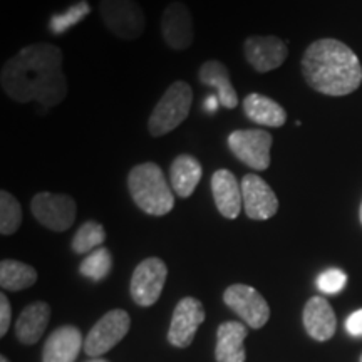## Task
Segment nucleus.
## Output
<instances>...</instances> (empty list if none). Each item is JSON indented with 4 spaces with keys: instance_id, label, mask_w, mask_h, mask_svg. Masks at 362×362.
Instances as JSON below:
<instances>
[{
    "instance_id": "nucleus-1",
    "label": "nucleus",
    "mask_w": 362,
    "mask_h": 362,
    "mask_svg": "<svg viewBox=\"0 0 362 362\" xmlns=\"http://www.w3.org/2000/svg\"><path fill=\"white\" fill-rule=\"evenodd\" d=\"M62 61L64 54L57 45H25L2 66L0 84L4 93L16 103H39L44 110H51L67 96Z\"/></svg>"
},
{
    "instance_id": "nucleus-2",
    "label": "nucleus",
    "mask_w": 362,
    "mask_h": 362,
    "mask_svg": "<svg viewBox=\"0 0 362 362\" xmlns=\"http://www.w3.org/2000/svg\"><path fill=\"white\" fill-rule=\"evenodd\" d=\"M305 83L325 96H347L359 89L362 66L354 51L337 39H319L302 57Z\"/></svg>"
},
{
    "instance_id": "nucleus-3",
    "label": "nucleus",
    "mask_w": 362,
    "mask_h": 362,
    "mask_svg": "<svg viewBox=\"0 0 362 362\" xmlns=\"http://www.w3.org/2000/svg\"><path fill=\"white\" fill-rule=\"evenodd\" d=\"M128 189L139 210L153 216L168 215L175 206V192L156 163L146 161L131 168Z\"/></svg>"
},
{
    "instance_id": "nucleus-4",
    "label": "nucleus",
    "mask_w": 362,
    "mask_h": 362,
    "mask_svg": "<svg viewBox=\"0 0 362 362\" xmlns=\"http://www.w3.org/2000/svg\"><path fill=\"white\" fill-rule=\"evenodd\" d=\"M193 104V89L192 86L185 81H175L168 86L165 94L153 107L151 116L148 119V131L153 138H161V136L175 131L181 123L187 121L192 111Z\"/></svg>"
},
{
    "instance_id": "nucleus-5",
    "label": "nucleus",
    "mask_w": 362,
    "mask_h": 362,
    "mask_svg": "<svg viewBox=\"0 0 362 362\" xmlns=\"http://www.w3.org/2000/svg\"><path fill=\"white\" fill-rule=\"evenodd\" d=\"M99 16L106 29L121 40H136L146 29V16L136 0H101Z\"/></svg>"
},
{
    "instance_id": "nucleus-6",
    "label": "nucleus",
    "mask_w": 362,
    "mask_h": 362,
    "mask_svg": "<svg viewBox=\"0 0 362 362\" xmlns=\"http://www.w3.org/2000/svg\"><path fill=\"white\" fill-rule=\"evenodd\" d=\"M34 218L52 232H66L74 225L78 206L74 198L66 193L40 192L30 202Z\"/></svg>"
},
{
    "instance_id": "nucleus-7",
    "label": "nucleus",
    "mask_w": 362,
    "mask_h": 362,
    "mask_svg": "<svg viewBox=\"0 0 362 362\" xmlns=\"http://www.w3.org/2000/svg\"><path fill=\"white\" fill-rule=\"evenodd\" d=\"M274 138L265 129H237L228 136V148L233 156L255 171L269 170Z\"/></svg>"
},
{
    "instance_id": "nucleus-8",
    "label": "nucleus",
    "mask_w": 362,
    "mask_h": 362,
    "mask_svg": "<svg viewBox=\"0 0 362 362\" xmlns=\"http://www.w3.org/2000/svg\"><path fill=\"white\" fill-rule=\"evenodd\" d=\"M168 279V267L158 257H149L136 267L131 277L129 292L133 300L141 307H151L161 297Z\"/></svg>"
},
{
    "instance_id": "nucleus-9",
    "label": "nucleus",
    "mask_w": 362,
    "mask_h": 362,
    "mask_svg": "<svg viewBox=\"0 0 362 362\" xmlns=\"http://www.w3.org/2000/svg\"><path fill=\"white\" fill-rule=\"evenodd\" d=\"M131 327L128 312L115 309L101 317L94 327L89 330L84 341V352L90 357H99L111 351L116 344L123 341Z\"/></svg>"
},
{
    "instance_id": "nucleus-10",
    "label": "nucleus",
    "mask_w": 362,
    "mask_h": 362,
    "mask_svg": "<svg viewBox=\"0 0 362 362\" xmlns=\"http://www.w3.org/2000/svg\"><path fill=\"white\" fill-rule=\"evenodd\" d=\"M223 302L252 329H262L270 319V307L259 291L245 284L230 285Z\"/></svg>"
},
{
    "instance_id": "nucleus-11",
    "label": "nucleus",
    "mask_w": 362,
    "mask_h": 362,
    "mask_svg": "<svg viewBox=\"0 0 362 362\" xmlns=\"http://www.w3.org/2000/svg\"><path fill=\"white\" fill-rule=\"evenodd\" d=\"M161 35L173 51H187L194 40L193 16L187 4L170 2L161 16Z\"/></svg>"
},
{
    "instance_id": "nucleus-12",
    "label": "nucleus",
    "mask_w": 362,
    "mask_h": 362,
    "mask_svg": "<svg viewBox=\"0 0 362 362\" xmlns=\"http://www.w3.org/2000/svg\"><path fill=\"white\" fill-rule=\"evenodd\" d=\"M243 56L253 71L265 74L284 64L288 47L277 35H250L243 42Z\"/></svg>"
},
{
    "instance_id": "nucleus-13",
    "label": "nucleus",
    "mask_w": 362,
    "mask_h": 362,
    "mask_svg": "<svg viewBox=\"0 0 362 362\" xmlns=\"http://www.w3.org/2000/svg\"><path fill=\"white\" fill-rule=\"evenodd\" d=\"M243 210L250 220H269L279 211V198L270 185L255 173H248L242 180Z\"/></svg>"
},
{
    "instance_id": "nucleus-14",
    "label": "nucleus",
    "mask_w": 362,
    "mask_h": 362,
    "mask_svg": "<svg viewBox=\"0 0 362 362\" xmlns=\"http://www.w3.org/2000/svg\"><path fill=\"white\" fill-rule=\"evenodd\" d=\"M205 320V307L198 298L185 297L176 304L171 325L168 330V341L175 347H188L193 342L194 334Z\"/></svg>"
},
{
    "instance_id": "nucleus-15",
    "label": "nucleus",
    "mask_w": 362,
    "mask_h": 362,
    "mask_svg": "<svg viewBox=\"0 0 362 362\" xmlns=\"http://www.w3.org/2000/svg\"><path fill=\"white\" fill-rule=\"evenodd\" d=\"M211 193H214L216 210L221 216L228 220L238 218L243 206L242 183L232 171L225 168L215 171L211 176Z\"/></svg>"
},
{
    "instance_id": "nucleus-16",
    "label": "nucleus",
    "mask_w": 362,
    "mask_h": 362,
    "mask_svg": "<svg viewBox=\"0 0 362 362\" xmlns=\"http://www.w3.org/2000/svg\"><path fill=\"white\" fill-rule=\"evenodd\" d=\"M198 79L203 86L211 88L215 94L220 99V106L225 110H235L238 104L237 90H235L232 79H230V71L223 62L215 61H205L198 69Z\"/></svg>"
},
{
    "instance_id": "nucleus-17",
    "label": "nucleus",
    "mask_w": 362,
    "mask_h": 362,
    "mask_svg": "<svg viewBox=\"0 0 362 362\" xmlns=\"http://www.w3.org/2000/svg\"><path fill=\"white\" fill-rule=\"evenodd\" d=\"M83 347V334L78 327L64 325L47 337L42 352V362H74Z\"/></svg>"
},
{
    "instance_id": "nucleus-18",
    "label": "nucleus",
    "mask_w": 362,
    "mask_h": 362,
    "mask_svg": "<svg viewBox=\"0 0 362 362\" xmlns=\"http://www.w3.org/2000/svg\"><path fill=\"white\" fill-rule=\"evenodd\" d=\"M304 325L307 334L315 341H329L336 334V312L324 297H312L304 309Z\"/></svg>"
},
{
    "instance_id": "nucleus-19",
    "label": "nucleus",
    "mask_w": 362,
    "mask_h": 362,
    "mask_svg": "<svg viewBox=\"0 0 362 362\" xmlns=\"http://www.w3.org/2000/svg\"><path fill=\"white\" fill-rule=\"evenodd\" d=\"M247 325L242 322H223L216 332L215 356L218 362H245Z\"/></svg>"
},
{
    "instance_id": "nucleus-20",
    "label": "nucleus",
    "mask_w": 362,
    "mask_h": 362,
    "mask_svg": "<svg viewBox=\"0 0 362 362\" xmlns=\"http://www.w3.org/2000/svg\"><path fill=\"white\" fill-rule=\"evenodd\" d=\"M49 319H51V307L45 302H34L27 305L21 312L16 322V336L25 346L37 344L42 337L44 330L47 329Z\"/></svg>"
},
{
    "instance_id": "nucleus-21",
    "label": "nucleus",
    "mask_w": 362,
    "mask_h": 362,
    "mask_svg": "<svg viewBox=\"0 0 362 362\" xmlns=\"http://www.w3.org/2000/svg\"><path fill=\"white\" fill-rule=\"evenodd\" d=\"M203 176L200 161L192 155L176 156L170 166V183L176 197L189 198Z\"/></svg>"
},
{
    "instance_id": "nucleus-22",
    "label": "nucleus",
    "mask_w": 362,
    "mask_h": 362,
    "mask_svg": "<svg viewBox=\"0 0 362 362\" xmlns=\"http://www.w3.org/2000/svg\"><path fill=\"white\" fill-rule=\"evenodd\" d=\"M243 112L248 119L265 128H280L287 121V112L277 101L259 93H250L243 99Z\"/></svg>"
},
{
    "instance_id": "nucleus-23",
    "label": "nucleus",
    "mask_w": 362,
    "mask_h": 362,
    "mask_svg": "<svg viewBox=\"0 0 362 362\" xmlns=\"http://www.w3.org/2000/svg\"><path fill=\"white\" fill-rule=\"evenodd\" d=\"M37 282V272L34 267L19 260L0 262V285L4 291L19 292L33 287Z\"/></svg>"
},
{
    "instance_id": "nucleus-24",
    "label": "nucleus",
    "mask_w": 362,
    "mask_h": 362,
    "mask_svg": "<svg viewBox=\"0 0 362 362\" xmlns=\"http://www.w3.org/2000/svg\"><path fill=\"white\" fill-rule=\"evenodd\" d=\"M104 240H106V232H104V226L98 221H86L81 228L76 232L74 238H72V250L79 255H89L90 252L98 250L103 247Z\"/></svg>"
},
{
    "instance_id": "nucleus-25",
    "label": "nucleus",
    "mask_w": 362,
    "mask_h": 362,
    "mask_svg": "<svg viewBox=\"0 0 362 362\" xmlns=\"http://www.w3.org/2000/svg\"><path fill=\"white\" fill-rule=\"evenodd\" d=\"M90 13V6L88 0H79L78 4L71 6L67 11L54 13L49 19V30L54 35H62L67 30L72 29L74 25H78L79 22H83L86 17Z\"/></svg>"
},
{
    "instance_id": "nucleus-26",
    "label": "nucleus",
    "mask_w": 362,
    "mask_h": 362,
    "mask_svg": "<svg viewBox=\"0 0 362 362\" xmlns=\"http://www.w3.org/2000/svg\"><path fill=\"white\" fill-rule=\"evenodd\" d=\"M22 221V206L11 192H0V233L4 237L13 235L19 230Z\"/></svg>"
},
{
    "instance_id": "nucleus-27",
    "label": "nucleus",
    "mask_w": 362,
    "mask_h": 362,
    "mask_svg": "<svg viewBox=\"0 0 362 362\" xmlns=\"http://www.w3.org/2000/svg\"><path fill=\"white\" fill-rule=\"evenodd\" d=\"M112 269V255L107 248H98L86 255V259L81 262L79 272L94 282H101L111 274Z\"/></svg>"
},
{
    "instance_id": "nucleus-28",
    "label": "nucleus",
    "mask_w": 362,
    "mask_h": 362,
    "mask_svg": "<svg viewBox=\"0 0 362 362\" xmlns=\"http://www.w3.org/2000/svg\"><path fill=\"white\" fill-rule=\"evenodd\" d=\"M347 284V275L341 269H329L317 277V288L322 293L336 296L344 291Z\"/></svg>"
},
{
    "instance_id": "nucleus-29",
    "label": "nucleus",
    "mask_w": 362,
    "mask_h": 362,
    "mask_svg": "<svg viewBox=\"0 0 362 362\" xmlns=\"http://www.w3.org/2000/svg\"><path fill=\"white\" fill-rule=\"evenodd\" d=\"M12 319V307L6 293L0 296V336H6Z\"/></svg>"
},
{
    "instance_id": "nucleus-30",
    "label": "nucleus",
    "mask_w": 362,
    "mask_h": 362,
    "mask_svg": "<svg viewBox=\"0 0 362 362\" xmlns=\"http://www.w3.org/2000/svg\"><path fill=\"white\" fill-rule=\"evenodd\" d=\"M346 330L354 337H362V309L352 312L346 320Z\"/></svg>"
},
{
    "instance_id": "nucleus-31",
    "label": "nucleus",
    "mask_w": 362,
    "mask_h": 362,
    "mask_svg": "<svg viewBox=\"0 0 362 362\" xmlns=\"http://www.w3.org/2000/svg\"><path fill=\"white\" fill-rule=\"evenodd\" d=\"M218 107H220L218 96H216V94H210V96L205 99V110L210 112V115H215V112L218 111Z\"/></svg>"
},
{
    "instance_id": "nucleus-32",
    "label": "nucleus",
    "mask_w": 362,
    "mask_h": 362,
    "mask_svg": "<svg viewBox=\"0 0 362 362\" xmlns=\"http://www.w3.org/2000/svg\"><path fill=\"white\" fill-rule=\"evenodd\" d=\"M0 362H11V361H8L7 357H4V356H2V357H0Z\"/></svg>"
},
{
    "instance_id": "nucleus-33",
    "label": "nucleus",
    "mask_w": 362,
    "mask_h": 362,
    "mask_svg": "<svg viewBox=\"0 0 362 362\" xmlns=\"http://www.w3.org/2000/svg\"><path fill=\"white\" fill-rule=\"evenodd\" d=\"M88 362H107V361H104V359H93V361H88Z\"/></svg>"
},
{
    "instance_id": "nucleus-34",
    "label": "nucleus",
    "mask_w": 362,
    "mask_h": 362,
    "mask_svg": "<svg viewBox=\"0 0 362 362\" xmlns=\"http://www.w3.org/2000/svg\"><path fill=\"white\" fill-rule=\"evenodd\" d=\"M359 216H361V223H362V203H361V210H359Z\"/></svg>"
},
{
    "instance_id": "nucleus-35",
    "label": "nucleus",
    "mask_w": 362,
    "mask_h": 362,
    "mask_svg": "<svg viewBox=\"0 0 362 362\" xmlns=\"http://www.w3.org/2000/svg\"><path fill=\"white\" fill-rule=\"evenodd\" d=\"M361 362H362V356H361Z\"/></svg>"
}]
</instances>
